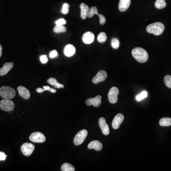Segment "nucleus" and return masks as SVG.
Returning a JSON list of instances; mask_svg holds the SVG:
<instances>
[{
    "mask_svg": "<svg viewBox=\"0 0 171 171\" xmlns=\"http://www.w3.org/2000/svg\"><path fill=\"white\" fill-rule=\"evenodd\" d=\"M134 58L140 63H145L148 59V54L143 48L140 47L135 48L132 52Z\"/></svg>",
    "mask_w": 171,
    "mask_h": 171,
    "instance_id": "f257e3e1",
    "label": "nucleus"
},
{
    "mask_svg": "<svg viewBox=\"0 0 171 171\" xmlns=\"http://www.w3.org/2000/svg\"><path fill=\"white\" fill-rule=\"evenodd\" d=\"M165 30V26L162 23L157 22L150 24L146 28V30L149 34H153L155 35L162 34Z\"/></svg>",
    "mask_w": 171,
    "mask_h": 171,
    "instance_id": "f03ea898",
    "label": "nucleus"
},
{
    "mask_svg": "<svg viewBox=\"0 0 171 171\" xmlns=\"http://www.w3.org/2000/svg\"><path fill=\"white\" fill-rule=\"evenodd\" d=\"M0 95L5 99H11L15 97L16 92L10 87L3 86L0 88Z\"/></svg>",
    "mask_w": 171,
    "mask_h": 171,
    "instance_id": "7ed1b4c3",
    "label": "nucleus"
},
{
    "mask_svg": "<svg viewBox=\"0 0 171 171\" xmlns=\"http://www.w3.org/2000/svg\"><path fill=\"white\" fill-rule=\"evenodd\" d=\"M88 135V132L86 129H83L79 131L77 133L74 139V143L76 145H80L84 142V140L86 138Z\"/></svg>",
    "mask_w": 171,
    "mask_h": 171,
    "instance_id": "20e7f679",
    "label": "nucleus"
},
{
    "mask_svg": "<svg viewBox=\"0 0 171 171\" xmlns=\"http://www.w3.org/2000/svg\"><path fill=\"white\" fill-rule=\"evenodd\" d=\"M14 103L10 99H3L0 102V108L3 111H12L14 109Z\"/></svg>",
    "mask_w": 171,
    "mask_h": 171,
    "instance_id": "39448f33",
    "label": "nucleus"
},
{
    "mask_svg": "<svg viewBox=\"0 0 171 171\" xmlns=\"http://www.w3.org/2000/svg\"><path fill=\"white\" fill-rule=\"evenodd\" d=\"M30 140L34 143H41L45 141L46 137L42 133L36 132L31 134L30 135Z\"/></svg>",
    "mask_w": 171,
    "mask_h": 171,
    "instance_id": "423d86ee",
    "label": "nucleus"
},
{
    "mask_svg": "<svg viewBox=\"0 0 171 171\" xmlns=\"http://www.w3.org/2000/svg\"><path fill=\"white\" fill-rule=\"evenodd\" d=\"M97 14L98 15L99 18V23L101 25H104L106 22V19L105 17L103 15L100 14L98 13V10L97 9V8L95 6L91 7L89 9V11L88 12V16L87 17L91 18L94 15Z\"/></svg>",
    "mask_w": 171,
    "mask_h": 171,
    "instance_id": "0eeeda50",
    "label": "nucleus"
},
{
    "mask_svg": "<svg viewBox=\"0 0 171 171\" xmlns=\"http://www.w3.org/2000/svg\"><path fill=\"white\" fill-rule=\"evenodd\" d=\"M119 94V89L116 87H113L110 89L108 94V98L110 103L115 104L117 101V96Z\"/></svg>",
    "mask_w": 171,
    "mask_h": 171,
    "instance_id": "6e6552de",
    "label": "nucleus"
},
{
    "mask_svg": "<svg viewBox=\"0 0 171 171\" xmlns=\"http://www.w3.org/2000/svg\"><path fill=\"white\" fill-rule=\"evenodd\" d=\"M35 149V146L31 143H25L21 146V151L24 155L29 156L31 155Z\"/></svg>",
    "mask_w": 171,
    "mask_h": 171,
    "instance_id": "1a4fd4ad",
    "label": "nucleus"
},
{
    "mask_svg": "<svg viewBox=\"0 0 171 171\" xmlns=\"http://www.w3.org/2000/svg\"><path fill=\"white\" fill-rule=\"evenodd\" d=\"M107 72L105 70H100L98 71L96 76L94 77L92 80L94 84H98L99 82H103L107 78Z\"/></svg>",
    "mask_w": 171,
    "mask_h": 171,
    "instance_id": "9d476101",
    "label": "nucleus"
},
{
    "mask_svg": "<svg viewBox=\"0 0 171 171\" xmlns=\"http://www.w3.org/2000/svg\"><path fill=\"white\" fill-rule=\"evenodd\" d=\"M124 120V116L123 114L119 113L114 117L112 122V127L114 129H117L119 128L120 125L122 123Z\"/></svg>",
    "mask_w": 171,
    "mask_h": 171,
    "instance_id": "9b49d317",
    "label": "nucleus"
},
{
    "mask_svg": "<svg viewBox=\"0 0 171 171\" xmlns=\"http://www.w3.org/2000/svg\"><path fill=\"white\" fill-rule=\"evenodd\" d=\"M98 123H99V126L104 135L106 136L109 135L110 133L109 128L108 124L106 123L105 119L104 117H101L99 119Z\"/></svg>",
    "mask_w": 171,
    "mask_h": 171,
    "instance_id": "f8f14e48",
    "label": "nucleus"
},
{
    "mask_svg": "<svg viewBox=\"0 0 171 171\" xmlns=\"http://www.w3.org/2000/svg\"><path fill=\"white\" fill-rule=\"evenodd\" d=\"M101 96H97L94 98H89L87 99L86 103L87 105H93L94 107H98L101 104Z\"/></svg>",
    "mask_w": 171,
    "mask_h": 171,
    "instance_id": "ddd939ff",
    "label": "nucleus"
},
{
    "mask_svg": "<svg viewBox=\"0 0 171 171\" xmlns=\"http://www.w3.org/2000/svg\"><path fill=\"white\" fill-rule=\"evenodd\" d=\"M95 39V36L92 32L87 31L85 32L82 36V41L85 44H91Z\"/></svg>",
    "mask_w": 171,
    "mask_h": 171,
    "instance_id": "4468645a",
    "label": "nucleus"
},
{
    "mask_svg": "<svg viewBox=\"0 0 171 171\" xmlns=\"http://www.w3.org/2000/svg\"><path fill=\"white\" fill-rule=\"evenodd\" d=\"M17 89L20 96L22 97L24 99H29L30 97V94L27 88L20 86L18 87Z\"/></svg>",
    "mask_w": 171,
    "mask_h": 171,
    "instance_id": "2eb2a0df",
    "label": "nucleus"
},
{
    "mask_svg": "<svg viewBox=\"0 0 171 171\" xmlns=\"http://www.w3.org/2000/svg\"><path fill=\"white\" fill-rule=\"evenodd\" d=\"M76 53V48L72 44H68L65 46L64 49L65 55L68 57H71L74 56Z\"/></svg>",
    "mask_w": 171,
    "mask_h": 171,
    "instance_id": "dca6fc26",
    "label": "nucleus"
},
{
    "mask_svg": "<svg viewBox=\"0 0 171 171\" xmlns=\"http://www.w3.org/2000/svg\"><path fill=\"white\" fill-rule=\"evenodd\" d=\"M14 66V63L12 62L5 63L3 67L0 69V76L5 75Z\"/></svg>",
    "mask_w": 171,
    "mask_h": 171,
    "instance_id": "f3484780",
    "label": "nucleus"
},
{
    "mask_svg": "<svg viewBox=\"0 0 171 171\" xmlns=\"http://www.w3.org/2000/svg\"><path fill=\"white\" fill-rule=\"evenodd\" d=\"M131 4V0H120L119 5V10L121 12H126Z\"/></svg>",
    "mask_w": 171,
    "mask_h": 171,
    "instance_id": "a211bd4d",
    "label": "nucleus"
},
{
    "mask_svg": "<svg viewBox=\"0 0 171 171\" xmlns=\"http://www.w3.org/2000/svg\"><path fill=\"white\" fill-rule=\"evenodd\" d=\"M80 7L81 9V18L83 20L86 19L88 16V12L89 11V7L84 3H81Z\"/></svg>",
    "mask_w": 171,
    "mask_h": 171,
    "instance_id": "6ab92c4d",
    "label": "nucleus"
},
{
    "mask_svg": "<svg viewBox=\"0 0 171 171\" xmlns=\"http://www.w3.org/2000/svg\"><path fill=\"white\" fill-rule=\"evenodd\" d=\"M102 148V144L101 142H99V141H98V140L92 141L88 145V148L89 149H94L98 151L101 150Z\"/></svg>",
    "mask_w": 171,
    "mask_h": 171,
    "instance_id": "aec40b11",
    "label": "nucleus"
},
{
    "mask_svg": "<svg viewBox=\"0 0 171 171\" xmlns=\"http://www.w3.org/2000/svg\"><path fill=\"white\" fill-rule=\"evenodd\" d=\"M47 82L50 85L53 86L55 88H60L64 87V86L63 85L59 83L57 80L54 78H49L47 80Z\"/></svg>",
    "mask_w": 171,
    "mask_h": 171,
    "instance_id": "412c9836",
    "label": "nucleus"
},
{
    "mask_svg": "<svg viewBox=\"0 0 171 171\" xmlns=\"http://www.w3.org/2000/svg\"><path fill=\"white\" fill-rule=\"evenodd\" d=\"M159 124L162 126H171V118L164 117L159 121Z\"/></svg>",
    "mask_w": 171,
    "mask_h": 171,
    "instance_id": "4be33fe9",
    "label": "nucleus"
},
{
    "mask_svg": "<svg viewBox=\"0 0 171 171\" xmlns=\"http://www.w3.org/2000/svg\"><path fill=\"white\" fill-rule=\"evenodd\" d=\"M155 5L157 9H163L166 6V3L165 0H156Z\"/></svg>",
    "mask_w": 171,
    "mask_h": 171,
    "instance_id": "5701e85b",
    "label": "nucleus"
},
{
    "mask_svg": "<svg viewBox=\"0 0 171 171\" xmlns=\"http://www.w3.org/2000/svg\"><path fill=\"white\" fill-rule=\"evenodd\" d=\"M61 169L62 171H74L75 170L74 167L69 163H64L63 164Z\"/></svg>",
    "mask_w": 171,
    "mask_h": 171,
    "instance_id": "b1692460",
    "label": "nucleus"
},
{
    "mask_svg": "<svg viewBox=\"0 0 171 171\" xmlns=\"http://www.w3.org/2000/svg\"><path fill=\"white\" fill-rule=\"evenodd\" d=\"M107 36L106 34L104 32H100L98 36V41L99 43H103L107 41Z\"/></svg>",
    "mask_w": 171,
    "mask_h": 171,
    "instance_id": "393cba45",
    "label": "nucleus"
},
{
    "mask_svg": "<svg viewBox=\"0 0 171 171\" xmlns=\"http://www.w3.org/2000/svg\"><path fill=\"white\" fill-rule=\"evenodd\" d=\"M54 32L57 34H59L60 32H64L66 31V27L64 25H56L53 29Z\"/></svg>",
    "mask_w": 171,
    "mask_h": 171,
    "instance_id": "a878e982",
    "label": "nucleus"
},
{
    "mask_svg": "<svg viewBox=\"0 0 171 171\" xmlns=\"http://www.w3.org/2000/svg\"><path fill=\"white\" fill-rule=\"evenodd\" d=\"M119 40L116 38H113L111 40V46L114 49H117L119 47Z\"/></svg>",
    "mask_w": 171,
    "mask_h": 171,
    "instance_id": "bb28decb",
    "label": "nucleus"
},
{
    "mask_svg": "<svg viewBox=\"0 0 171 171\" xmlns=\"http://www.w3.org/2000/svg\"><path fill=\"white\" fill-rule=\"evenodd\" d=\"M147 97H148V92L146 91H144L142 92L140 94L137 96L136 99L137 101H140L144 98H146Z\"/></svg>",
    "mask_w": 171,
    "mask_h": 171,
    "instance_id": "cd10ccee",
    "label": "nucleus"
},
{
    "mask_svg": "<svg viewBox=\"0 0 171 171\" xmlns=\"http://www.w3.org/2000/svg\"><path fill=\"white\" fill-rule=\"evenodd\" d=\"M164 81L166 86L169 88H171V76H166L164 78Z\"/></svg>",
    "mask_w": 171,
    "mask_h": 171,
    "instance_id": "c85d7f7f",
    "label": "nucleus"
},
{
    "mask_svg": "<svg viewBox=\"0 0 171 171\" xmlns=\"http://www.w3.org/2000/svg\"><path fill=\"white\" fill-rule=\"evenodd\" d=\"M69 4L67 3H64L62 10V13L64 14H68L69 12Z\"/></svg>",
    "mask_w": 171,
    "mask_h": 171,
    "instance_id": "c756f323",
    "label": "nucleus"
},
{
    "mask_svg": "<svg viewBox=\"0 0 171 171\" xmlns=\"http://www.w3.org/2000/svg\"><path fill=\"white\" fill-rule=\"evenodd\" d=\"M67 23L66 20L63 18H60L55 22L56 25H64Z\"/></svg>",
    "mask_w": 171,
    "mask_h": 171,
    "instance_id": "7c9ffc66",
    "label": "nucleus"
},
{
    "mask_svg": "<svg viewBox=\"0 0 171 171\" xmlns=\"http://www.w3.org/2000/svg\"><path fill=\"white\" fill-rule=\"evenodd\" d=\"M40 60H41V62L42 64H46L48 62V59L46 55H41V56L40 57Z\"/></svg>",
    "mask_w": 171,
    "mask_h": 171,
    "instance_id": "2f4dec72",
    "label": "nucleus"
},
{
    "mask_svg": "<svg viewBox=\"0 0 171 171\" xmlns=\"http://www.w3.org/2000/svg\"><path fill=\"white\" fill-rule=\"evenodd\" d=\"M58 53L56 50H53L50 52V57L51 58H55L56 57H58Z\"/></svg>",
    "mask_w": 171,
    "mask_h": 171,
    "instance_id": "473e14b6",
    "label": "nucleus"
},
{
    "mask_svg": "<svg viewBox=\"0 0 171 171\" xmlns=\"http://www.w3.org/2000/svg\"><path fill=\"white\" fill-rule=\"evenodd\" d=\"M6 157L7 155H6L5 153L0 152V161L5 160Z\"/></svg>",
    "mask_w": 171,
    "mask_h": 171,
    "instance_id": "72a5a7b5",
    "label": "nucleus"
},
{
    "mask_svg": "<svg viewBox=\"0 0 171 171\" xmlns=\"http://www.w3.org/2000/svg\"><path fill=\"white\" fill-rule=\"evenodd\" d=\"M44 89H42V88H41V87H39V88H37L36 89V91L37 92L40 93H41L43 92L44 91Z\"/></svg>",
    "mask_w": 171,
    "mask_h": 171,
    "instance_id": "f704fd0d",
    "label": "nucleus"
},
{
    "mask_svg": "<svg viewBox=\"0 0 171 171\" xmlns=\"http://www.w3.org/2000/svg\"><path fill=\"white\" fill-rule=\"evenodd\" d=\"M43 88L45 91H50V89H51V87H50L49 86H43Z\"/></svg>",
    "mask_w": 171,
    "mask_h": 171,
    "instance_id": "c9c22d12",
    "label": "nucleus"
},
{
    "mask_svg": "<svg viewBox=\"0 0 171 171\" xmlns=\"http://www.w3.org/2000/svg\"><path fill=\"white\" fill-rule=\"evenodd\" d=\"M2 46L0 44V58L1 57L2 55Z\"/></svg>",
    "mask_w": 171,
    "mask_h": 171,
    "instance_id": "e433bc0d",
    "label": "nucleus"
},
{
    "mask_svg": "<svg viewBox=\"0 0 171 171\" xmlns=\"http://www.w3.org/2000/svg\"><path fill=\"white\" fill-rule=\"evenodd\" d=\"M50 91L53 93H56V92H57V91H56V89H54V88H51Z\"/></svg>",
    "mask_w": 171,
    "mask_h": 171,
    "instance_id": "4c0bfd02",
    "label": "nucleus"
}]
</instances>
